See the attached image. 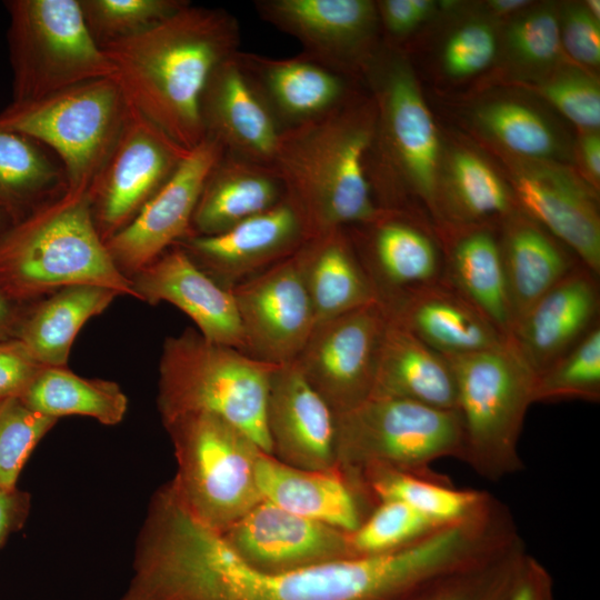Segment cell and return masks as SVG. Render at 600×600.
<instances>
[{"label":"cell","instance_id":"cell-1","mask_svg":"<svg viewBox=\"0 0 600 600\" xmlns=\"http://www.w3.org/2000/svg\"><path fill=\"white\" fill-rule=\"evenodd\" d=\"M428 577L413 546L293 571L257 569L189 514L168 482L150 500L120 600H408Z\"/></svg>","mask_w":600,"mask_h":600},{"label":"cell","instance_id":"cell-2","mask_svg":"<svg viewBox=\"0 0 600 600\" xmlns=\"http://www.w3.org/2000/svg\"><path fill=\"white\" fill-rule=\"evenodd\" d=\"M239 46L230 12L188 2L143 33L101 49L129 103L191 150L204 138L199 104L206 83Z\"/></svg>","mask_w":600,"mask_h":600},{"label":"cell","instance_id":"cell-3","mask_svg":"<svg viewBox=\"0 0 600 600\" xmlns=\"http://www.w3.org/2000/svg\"><path fill=\"white\" fill-rule=\"evenodd\" d=\"M376 113V104L351 92L330 112L281 132L270 166L308 240L369 224L386 213L367 176Z\"/></svg>","mask_w":600,"mask_h":600},{"label":"cell","instance_id":"cell-4","mask_svg":"<svg viewBox=\"0 0 600 600\" xmlns=\"http://www.w3.org/2000/svg\"><path fill=\"white\" fill-rule=\"evenodd\" d=\"M77 284L137 299L96 229L88 191L67 188L0 232V288L32 302Z\"/></svg>","mask_w":600,"mask_h":600},{"label":"cell","instance_id":"cell-5","mask_svg":"<svg viewBox=\"0 0 600 600\" xmlns=\"http://www.w3.org/2000/svg\"><path fill=\"white\" fill-rule=\"evenodd\" d=\"M278 366L211 342L197 329L187 328L163 342L157 399L161 419L210 413L240 429L271 454L267 401Z\"/></svg>","mask_w":600,"mask_h":600},{"label":"cell","instance_id":"cell-6","mask_svg":"<svg viewBox=\"0 0 600 600\" xmlns=\"http://www.w3.org/2000/svg\"><path fill=\"white\" fill-rule=\"evenodd\" d=\"M444 357L457 388L460 460L490 481L520 471L519 438L534 402L536 373L510 340L492 349Z\"/></svg>","mask_w":600,"mask_h":600},{"label":"cell","instance_id":"cell-7","mask_svg":"<svg viewBox=\"0 0 600 600\" xmlns=\"http://www.w3.org/2000/svg\"><path fill=\"white\" fill-rule=\"evenodd\" d=\"M162 422L178 463L169 483L196 520L221 533L263 500L256 467L264 451L249 436L204 412Z\"/></svg>","mask_w":600,"mask_h":600},{"label":"cell","instance_id":"cell-8","mask_svg":"<svg viewBox=\"0 0 600 600\" xmlns=\"http://www.w3.org/2000/svg\"><path fill=\"white\" fill-rule=\"evenodd\" d=\"M334 417L337 467L353 482L378 469L439 477L431 471L432 462L461 458L457 410L369 397Z\"/></svg>","mask_w":600,"mask_h":600},{"label":"cell","instance_id":"cell-9","mask_svg":"<svg viewBox=\"0 0 600 600\" xmlns=\"http://www.w3.org/2000/svg\"><path fill=\"white\" fill-rule=\"evenodd\" d=\"M131 104L113 77L90 80L43 99L10 103L0 127L42 143L60 160L71 190L88 191L111 154Z\"/></svg>","mask_w":600,"mask_h":600},{"label":"cell","instance_id":"cell-10","mask_svg":"<svg viewBox=\"0 0 600 600\" xmlns=\"http://www.w3.org/2000/svg\"><path fill=\"white\" fill-rule=\"evenodd\" d=\"M12 104L114 76L84 22L79 0H8Z\"/></svg>","mask_w":600,"mask_h":600},{"label":"cell","instance_id":"cell-11","mask_svg":"<svg viewBox=\"0 0 600 600\" xmlns=\"http://www.w3.org/2000/svg\"><path fill=\"white\" fill-rule=\"evenodd\" d=\"M189 151L131 106L111 154L88 190L103 242L137 217Z\"/></svg>","mask_w":600,"mask_h":600},{"label":"cell","instance_id":"cell-12","mask_svg":"<svg viewBox=\"0 0 600 600\" xmlns=\"http://www.w3.org/2000/svg\"><path fill=\"white\" fill-rule=\"evenodd\" d=\"M388 320L380 299L320 322L292 361L334 414L369 398Z\"/></svg>","mask_w":600,"mask_h":600},{"label":"cell","instance_id":"cell-13","mask_svg":"<svg viewBox=\"0 0 600 600\" xmlns=\"http://www.w3.org/2000/svg\"><path fill=\"white\" fill-rule=\"evenodd\" d=\"M302 246L231 289L243 352L257 360L272 364L294 361L316 326Z\"/></svg>","mask_w":600,"mask_h":600},{"label":"cell","instance_id":"cell-14","mask_svg":"<svg viewBox=\"0 0 600 600\" xmlns=\"http://www.w3.org/2000/svg\"><path fill=\"white\" fill-rule=\"evenodd\" d=\"M373 63L376 119L392 168L438 216L439 137L416 76L403 57Z\"/></svg>","mask_w":600,"mask_h":600},{"label":"cell","instance_id":"cell-15","mask_svg":"<svg viewBox=\"0 0 600 600\" xmlns=\"http://www.w3.org/2000/svg\"><path fill=\"white\" fill-rule=\"evenodd\" d=\"M266 22L296 38L302 54L349 79L371 69L372 46L380 24L370 0H258Z\"/></svg>","mask_w":600,"mask_h":600},{"label":"cell","instance_id":"cell-16","mask_svg":"<svg viewBox=\"0 0 600 600\" xmlns=\"http://www.w3.org/2000/svg\"><path fill=\"white\" fill-rule=\"evenodd\" d=\"M223 152L217 140L204 137L137 217L104 242L121 273L130 279L167 249L193 234L191 222L200 192Z\"/></svg>","mask_w":600,"mask_h":600},{"label":"cell","instance_id":"cell-17","mask_svg":"<svg viewBox=\"0 0 600 600\" xmlns=\"http://www.w3.org/2000/svg\"><path fill=\"white\" fill-rule=\"evenodd\" d=\"M513 200L524 216L569 248L580 263L600 273V217L593 190L559 162L516 159Z\"/></svg>","mask_w":600,"mask_h":600},{"label":"cell","instance_id":"cell-18","mask_svg":"<svg viewBox=\"0 0 600 600\" xmlns=\"http://www.w3.org/2000/svg\"><path fill=\"white\" fill-rule=\"evenodd\" d=\"M248 564L286 572L357 557L350 533L289 512L267 500L221 532Z\"/></svg>","mask_w":600,"mask_h":600},{"label":"cell","instance_id":"cell-19","mask_svg":"<svg viewBox=\"0 0 600 600\" xmlns=\"http://www.w3.org/2000/svg\"><path fill=\"white\" fill-rule=\"evenodd\" d=\"M308 241L302 221L283 199L276 207L213 236L187 237L176 244L221 287L240 282L294 253Z\"/></svg>","mask_w":600,"mask_h":600},{"label":"cell","instance_id":"cell-20","mask_svg":"<svg viewBox=\"0 0 600 600\" xmlns=\"http://www.w3.org/2000/svg\"><path fill=\"white\" fill-rule=\"evenodd\" d=\"M267 430L271 456L316 471L337 469L336 417L294 362L279 364L270 379Z\"/></svg>","mask_w":600,"mask_h":600},{"label":"cell","instance_id":"cell-21","mask_svg":"<svg viewBox=\"0 0 600 600\" xmlns=\"http://www.w3.org/2000/svg\"><path fill=\"white\" fill-rule=\"evenodd\" d=\"M137 299L168 302L186 313L209 341L243 352V334L231 290L202 271L174 244L130 277Z\"/></svg>","mask_w":600,"mask_h":600},{"label":"cell","instance_id":"cell-22","mask_svg":"<svg viewBox=\"0 0 600 600\" xmlns=\"http://www.w3.org/2000/svg\"><path fill=\"white\" fill-rule=\"evenodd\" d=\"M237 53L213 70L202 91L199 112L204 137L217 140L224 152L270 166L282 131Z\"/></svg>","mask_w":600,"mask_h":600},{"label":"cell","instance_id":"cell-23","mask_svg":"<svg viewBox=\"0 0 600 600\" xmlns=\"http://www.w3.org/2000/svg\"><path fill=\"white\" fill-rule=\"evenodd\" d=\"M597 278L579 264L516 323L509 340L536 376L599 323Z\"/></svg>","mask_w":600,"mask_h":600},{"label":"cell","instance_id":"cell-24","mask_svg":"<svg viewBox=\"0 0 600 600\" xmlns=\"http://www.w3.org/2000/svg\"><path fill=\"white\" fill-rule=\"evenodd\" d=\"M381 300L392 319L443 356L488 350L509 340L444 278Z\"/></svg>","mask_w":600,"mask_h":600},{"label":"cell","instance_id":"cell-25","mask_svg":"<svg viewBox=\"0 0 600 600\" xmlns=\"http://www.w3.org/2000/svg\"><path fill=\"white\" fill-rule=\"evenodd\" d=\"M238 60L281 131L330 112L351 93L349 79L309 59L239 50Z\"/></svg>","mask_w":600,"mask_h":600},{"label":"cell","instance_id":"cell-26","mask_svg":"<svg viewBox=\"0 0 600 600\" xmlns=\"http://www.w3.org/2000/svg\"><path fill=\"white\" fill-rule=\"evenodd\" d=\"M263 500L289 512L353 532L364 519L360 489L339 469H299L261 453L256 467Z\"/></svg>","mask_w":600,"mask_h":600},{"label":"cell","instance_id":"cell-27","mask_svg":"<svg viewBox=\"0 0 600 600\" xmlns=\"http://www.w3.org/2000/svg\"><path fill=\"white\" fill-rule=\"evenodd\" d=\"M369 397L404 399L457 410L456 381L447 358L390 314Z\"/></svg>","mask_w":600,"mask_h":600},{"label":"cell","instance_id":"cell-28","mask_svg":"<svg viewBox=\"0 0 600 600\" xmlns=\"http://www.w3.org/2000/svg\"><path fill=\"white\" fill-rule=\"evenodd\" d=\"M283 199L282 183L271 166L223 152L203 183L192 217V232H224Z\"/></svg>","mask_w":600,"mask_h":600},{"label":"cell","instance_id":"cell-29","mask_svg":"<svg viewBox=\"0 0 600 600\" xmlns=\"http://www.w3.org/2000/svg\"><path fill=\"white\" fill-rule=\"evenodd\" d=\"M503 228L499 244L514 328L533 303L581 263L524 214L512 212Z\"/></svg>","mask_w":600,"mask_h":600},{"label":"cell","instance_id":"cell-30","mask_svg":"<svg viewBox=\"0 0 600 600\" xmlns=\"http://www.w3.org/2000/svg\"><path fill=\"white\" fill-rule=\"evenodd\" d=\"M302 254L316 324L380 300L344 229L308 240Z\"/></svg>","mask_w":600,"mask_h":600},{"label":"cell","instance_id":"cell-31","mask_svg":"<svg viewBox=\"0 0 600 600\" xmlns=\"http://www.w3.org/2000/svg\"><path fill=\"white\" fill-rule=\"evenodd\" d=\"M119 296L112 289L96 284L61 288L28 304L17 339L41 364L67 367L80 329Z\"/></svg>","mask_w":600,"mask_h":600},{"label":"cell","instance_id":"cell-32","mask_svg":"<svg viewBox=\"0 0 600 600\" xmlns=\"http://www.w3.org/2000/svg\"><path fill=\"white\" fill-rule=\"evenodd\" d=\"M443 278L510 339L513 314L493 233L486 229L462 233L448 250Z\"/></svg>","mask_w":600,"mask_h":600},{"label":"cell","instance_id":"cell-33","mask_svg":"<svg viewBox=\"0 0 600 600\" xmlns=\"http://www.w3.org/2000/svg\"><path fill=\"white\" fill-rule=\"evenodd\" d=\"M369 226L372 263L367 270L380 299L444 277L438 248L424 232L390 211Z\"/></svg>","mask_w":600,"mask_h":600},{"label":"cell","instance_id":"cell-34","mask_svg":"<svg viewBox=\"0 0 600 600\" xmlns=\"http://www.w3.org/2000/svg\"><path fill=\"white\" fill-rule=\"evenodd\" d=\"M67 188L64 169L52 151L0 127V206L12 222Z\"/></svg>","mask_w":600,"mask_h":600},{"label":"cell","instance_id":"cell-35","mask_svg":"<svg viewBox=\"0 0 600 600\" xmlns=\"http://www.w3.org/2000/svg\"><path fill=\"white\" fill-rule=\"evenodd\" d=\"M19 399L47 417L86 416L104 426L120 423L128 409V398L117 382L81 377L68 366L43 367Z\"/></svg>","mask_w":600,"mask_h":600},{"label":"cell","instance_id":"cell-36","mask_svg":"<svg viewBox=\"0 0 600 600\" xmlns=\"http://www.w3.org/2000/svg\"><path fill=\"white\" fill-rule=\"evenodd\" d=\"M368 500L401 501L440 524L473 517L494 499L486 491L458 489L441 477H422L408 472L378 469L357 480Z\"/></svg>","mask_w":600,"mask_h":600},{"label":"cell","instance_id":"cell-37","mask_svg":"<svg viewBox=\"0 0 600 600\" xmlns=\"http://www.w3.org/2000/svg\"><path fill=\"white\" fill-rule=\"evenodd\" d=\"M512 212V193L490 166L469 151L454 152L446 196L438 202V217L444 213L449 220L471 223Z\"/></svg>","mask_w":600,"mask_h":600},{"label":"cell","instance_id":"cell-38","mask_svg":"<svg viewBox=\"0 0 600 600\" xmlns=\"http://www.w3.org/2000/svg\"><path fill=\"white\" fill-rule=\"evenodd\" d=\"M477 124L518 159L559 162L566 147L557 130L533 108L499 99L486 102L474 112Z\"/></svg>","mask_w":600,"mask_h":600},{"label":"cell","instance_id":"cell-39","mask_svg":"<svg viewBox=\"0 0 600 600\" xmlns=\"http://www.w3.org/2000/svg\"><path fill=\"white\" fill-rule=\"evenodd\" d=\"M527 554L520 537L496 556L434 580L408 600H507Z\"/></svg>","mask_w":600,"mask_h":600},{"label":"cell","instance_id":"cell-40","mask_svg":"<svg viewBox=\"0 0 600 600\" xmlns=\"http://www.w3.org/2000/svg\"><path fill=\"white\" fill-rule=\"evenodd\" d=\"M534 402L600 399V327L596 324L536 377Z\"/></svg>","mask_w":600,"mask_h":600},{"label":"cell","instance_id":"cell-41","mask_svg":"<svg viewBox=\"0 0 600 600\" xmlns=\"http://www.w3.org/2000/svg\"><path fill=\"white\" fill-rule=\"evenodd\" d=\"M188 2L186 0H79L87 28L100 48L143 33Z\"/></svg>","mask_w":600,"mask_h":600},{"label":"cell","instance_id":"cell-42","mask_svg":"<svg viewBox=\"0 0 600 600\" xmlns=\"http://www.w3.org/2000/svg\"><path fill=\"white\" fill-rule=\"evenodd\" d=\"M442 526L446 524L401 501L383 500L350 533V542L357 556L383 553L408 546Z\"/></svg>","mask_w":600,"mask_h":600},{"label":"cell","instance_id":"cell-43","mask_svg":"<svg viewBox=\"0 0 600 600\" xmlns=\"http://www.w3.org/2000/svg\"><path fill=\"white\" fill-rule=\"evenodd\" d=\"M504 47L509 60L522 69L554 66L562 49L559 13L551 6L518 13L506 29Z\"/></svg>","mask_w":600,"mask_h":600},{"label":"cell","instance_id":"cell-44","mask_svg":"<svg viewBox=\"0 0 600 600\" xmlns=\"http://www.w3.org/2000/svg\"><path fill=\"white\" fill-rule=\"evenodd\" d=\"M57 421L29 409L19 398L0 401V490L16 488L31 452Z\"/></svg>","mask_w":600,"mask_h":600},{"label":"cell","instance_id":"cell-45","mask_svg":"<svg viewBox=\"0 0 600 600\" xmlns=\"http://www.w3.org/2000/svg\"><path fill=\"white\" fill-rule=\"evenodd\" d=\"M538 92L584 131L600 126L598 81L580 68L561 67L537 84Z\"/></svg>","mask_w":600,"mask_h":600},{"label":"cell","instance_id":"cell-46","mask_svg":"<svg viewBox=\"0 0 600 600\" xmlns=\"http://www.w3.org/2000/svg\"><path fill=\"white\" fill-rule=\"evenodd\" d=\"M498 39L483 21H470L456 29L442 51L444 71L452 78H467L484 70L494 59Z\"/></svg>","mask_w":600,"mask_h":600},{"label":"cell","instance_id":"cell-47","mask_svg":"<svg viewBox=\"0 0 600 600\" xmlns=\"http://www.w3.org/2000/svg\"><path fill=\"white\" fill-rule=\"evenodd\" d=\"M561 46L579 63H600V23L584 4L570 3L559 14Z\"/></svg>","mask_w":600,"mask_h":600},{"label":"cell","instance_id":"cell-48","mask_svg":"<svg viewBox=\"0 0 600 600\" xmlns=\"http://www.w3.org/2000/svg\"><path fill=\"white\" fill-rule=\"evenodd\" d=\"M43 367L19 339L0 341V401L20 398Z\"/></svg>","mask_w":600,"mask_h":600},{"label":"cell","instance_id":"cell-49","mask_svg":"<svg viewBox=\"0 0 600 600\" xmlns=\"http://www.w3.org/2000/svg\"><path fill=\"white\" fill-rule=\"evenodd\" d=\"M507 600H554V584L549 570L528 553Z\"/></svg>","mask_w":600,"mask_h":600},{"label":"cell","instance_id":"cell-50","mask_svg":"<svg viewBox=\"0 0 600 600\" xmlns=\"http://www.w3.org/2000/svg\"><path fill=\"white\" fill-rule=\"evenodd\" d=\"M31 509V496L16 488L0 490V548L9 536L26 523Z\"/></svg>","mask_w":600,"mask_h":600},{"label":"cell","instance_id":"cell-51","mask_svg":"<svg viewBox=\"0 0 600 600\" xmlns=\"http://www.w3.org/2000/svg\"><path fill=\"white\" fill-rule=\"evenodd\" d=\"M376 4L379 22L393 37H404L422 23L411 0H383Z\"/></svg>","mask_w":600,"mask_h":600},{"label":"cell","instance_id":"cell-52","mask_svg":"<svg viewBox=\"0 0 600 600\" xmlns=\"http://www.w3.org/2000/svg\"><path fill=\"white\" fill-rule=\"evenodd\" d=\"M30 302H20L0 288V341L17 338L18 329Z\"/></svg>","mask_w":600,"mask_h":600},{"label":"cell","instance_id":"cell-53","mask_svg":"<svg viewBox=\"0 0 600 600\" xmlns=\"http://www.w3.org/2000/svg\"><path fill=\"white\" fill-rule=\"evenodd\" d=\"M580 158L589 180L593 184L600 179V137L596 131H586L580 139Z\"/></svg>","mask_w":600,"mask_h":600},{"label":"cell","instance_id":"cell-54","mask_svg":"<svg viewBox=\"0 0 600 600\" xmlns=\"http://www.w3.org/2000/svg\"><path fill=\"white\" fill-rule=\"evenodd\" d=\"M531 2L526 0H491L488 2L490 10L498 14H511L520 13L524 10Z\"/></svg>","mask_w":600,"mask_h":600},{"label":"cell","instance_id":"cell-55","mask_svg":"<svg viewBox=\"0 0 600 600\" xmlns=\"http://www.w3.org/2000/svg\"><path fill=\"white\" fill-rule=\"evenodd\" d=\"M411 3L422 22L434 13L437 6V3L431 0H411Z\"/></svg>","mask_w":600,"mask_h":600},{"label":"cell","instance_id":"cell-56","mask_svg":"<svg viewBox=\"0 0 600 600\" xmlns=\"http://www.w3.org/2000/svg\"><path fill=\"white\" fill-rule=\"evenodd\" d=\"M589 13L594 17L597 20L600 18V1L599 0H588L584 3Z\"/></svg>","mask_w":600,"mask_h":600},{"label":"cell","instance_id":"cell-57","mask_svg":"<svg viewBox=\"0 0 600 600\" xmlns=\"http://www.w3.org/2000/svg\"><path fill=\"white\" fill-rule=\"evenodd\" d=\"M12 222L10 216L7 213V211L0 206V232L10 223Z\"/></svg>","mask_w":600,"mask_h":600}]
</instances>
